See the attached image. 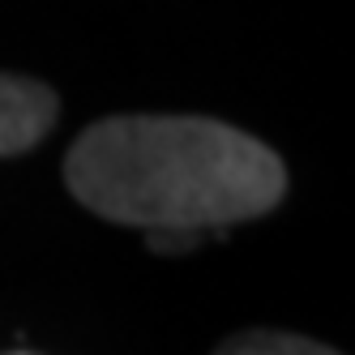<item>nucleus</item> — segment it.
Returning a JSON list of instances; mask_svg holds the SVG:
<instances>
[{
  "instance_id": "1",
  "label": "nucleus",
  "mask_w": 355,
  "mask_h": 355,
  "mask_svg": "<svg viewBox=\"0 0 355 355\" xmlns=\"http://www.w3.org/2000/svg\"><path fill=\"white\" fill-rule=\"evenodd\" d=\"M64 184L98 218L223 236L283 201L287 167L266 141L210 116H107L69 146Z\"/></svg>"
},
{
  "instance_id": "2",
  "label": "nucleus",
  "mask_w": 355,
  "mask_h": 355,
  "mask_svg": "<svg viewBox=\"0 0 355 355\" xmlns=\"http://www.w3.org/2000/svg\"><path fill=\"white\" fill-rule=\"evenodd\" d=\"M60 116V98L52 86L35 78L0 73V159L35 150Z\"/></svg>"
},
{
  "instance_id": "3",
  "label": "nucleus",
  "mask_w": 355,
  "mask_h": 355,
  "mask_svg": "<svg viewBox=\"0 0 355 355\" xmlns=\"http://www.w3.org/2000/svg\"><path fill=\"white\" fill-rule=\"evenodd\" d=\"M214 355H338V351L300 334H283V329H248V334L227 338Z\"/></svg>"
},
{
  "instance_id": "4",
  "label": "nucleus",
  "mask_w": 355,
  "mask_h": 355,
  "mask_svg": "<svg viewBox=\"0 0 355 355\" xmlns=\"http://www.w3.org/2000/svg\"><path fill=\"white\" fill-rule=\"evenodd\" d=\"M218 232H184V227H159V232H146V244L150 252H189L197 248L201 240H210Z\"/></svg>"
},
{
  "instance_id": "5",
  "label": "nucleus",
  "mask_w": 355,
  "mask_h": 355,
  "mask_svg": "<svg viewBox=\"0 0 355 355\" xmlns=\"http://www.w3.org/2000/svg\"><path fill=\"white\" fill-rule=\"evenodd\" d=\"M13 355H31V351H13Z\"/></svg>"
}]
</instances>
